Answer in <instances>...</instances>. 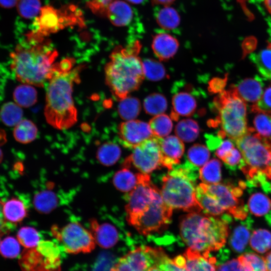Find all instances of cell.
I'll return each mask as SVG.
<instances>
[{
	"mask_svg": "<svg viewBox=\"0 0 271 271\" xmlns=\"http://www.w3.org/2000/svg\"><path fill=\"white\" fill-rule=\"evenodd\" d=\"M149 124L153 134L158 138H164L171 132L173 123L171 118L165 114L154 116L152 118Z\"/></svg>",
	"mask_w": 271,
	"mask_h": 271,
	"instance_id": "37",
	"label": "cell"
},
{
	"mask_svg": "<svg viewBox=\"0 0 271 271\" xmlns=\"http://www.w3.org/2000/svg\"><path fill=\"white\" fill-rule=\"evenodd\" d=\"M253 122L254 131L261 137L271 140V115L263 112H256Z\"/></svg>",
	"mask_w": 271,
	"mask_h": 271,
	"instance_id": "43",
	"label": "cell"
},
{
	"mask_svg": "<svg viewBox=\"0 0 271 271\" xmlns=\"http://www.w3.org/2000/svg\"><path fill=\"white\" fill-rule=\"evenodd\" d=\"M118 133L122 145L130 149L155 137L149 123L134 119L121 122L118 127Z\"/></svg>",
	"mask_w": 271,
	"mask_h": 271,
	"instance_id": "15",
	"label": "cell"
},
{
	"mask_svg": "<svg viewBox=\"0 0 271 271\" xmlns=\"http://www.w3.org/2000/svg\"><path fill=\"white\" fill-rule=\"evenodd\" d=\"M158 265L165 271H186L183 267L177 265L173 259L170 258L167 255Z\"/></svg>",
	"mask_w": 271,
	"mask_h": 271,
	"instance_id": "51",
	"label": "cell"
},
{
	"mask_svg": "<svg viewBox=\"0 0 271 271\" xmlns=\"http://www.w3.org/2000/svg\"><path fill=\"white\" fill-rule=\"evenodd\" d=\"M186 271H216V259L210 253L188 248L182 255Z\"/></svg>",
	"mask_w": 271,
	"mask_h": 271,
	"instance_id": "17",
	"label": "cell"
},
{
	"mask_svg": "<svg viewBox=\"0 0 271 271\" xmlns=\"http://www.w3.org/2000/svg\"><path fill=\"white\" fill-rule=\"evenodd\" d=\"M247 207L257 217L265 216L271 222V200L260 192L252 194L248 199Z\"/></svg>",
	"mask_w": 271,
	"mask_h": 271,
	"instance_id": "24",
	"label": "cell"
},
{
	"mask_svg": "<svg viewBox=\"0 0 271 271\" xmlns=\"http://www.w3.org/2000/svg\"><path fill=\"white\" fill-rule=\"evenodd\" d=\"M159 141L163 156L162 167L171 170L180 163L184 152V145L175 136L159 138Z\"/></svg>",
	"mask_w": 271,
	"mask_h": 271,
	"instance_id": "16",
	"label": "cell"
},
{
	"mask_svg": "<svg viewBox=\"0 0 271 271\" xmlns=\"http://www.w3.org/2000/svg\"><path fill=\"white\" fill-rule=\"evenodd\" d=\"M227 79L216 78L212 79L209 84L210 91L214 93H220L223 91V88L226 83Z\"/></svg>",
	"mask_w": 271,
	"mask_h": 271,
	"instance_id": "54",
	"label": "cell"
},
{
	"mask_svg": "<svg viewBox=\"0 0 271 271\" xmlns=\"http://www.w3.org/2000/svg\"><path fill=\"white\" fill-rule=\"evenodd\" d=\"M141 48L136 40L126 47L117 46L110 54L104 68L105 81L117 100L137 90L144 79L143 61L139 56Z\"/></svg>",
	"mask_w": 271,
	"mask_h": 271,
	"instance_id": "3",
	"label": "cell"
},
{
	"mask_svg": "<svg viewBox=\"0 0 271 271\" xmlns=\"http://www.w3.org/2000/svg\"><path fill=\"white\" fill-rule=\"evenodd\" d=\"M175 132L177 137L182 141L189 143L197 138L200 128L196 121L192 119H184L176 124Z\"/></svg>",
	"mask_w": 271,
	"mask_h": 271,
	"instance_id": "30",
	"label": "cell"
},
{
	"mask_svg": "<svg viewBox=\"0 0 271 271\" xmlns=\"http://www.w3.org/2000/svg\"><path fill=\"white\" fill-rule=\"evenodd\" d=\"M2 206H3L2 203L0 200V213H2Z\"/></svg>",
	"mask_w": 271,
	"mask_h": 271,
	"instance_id": "63",
	"label": "cell"
},
{
	"mask_svg": "<svg viewBox=\"0 0 271 271\" xmlns=\"http://www.w3.org/2000/svg\"><path fill=\"white\" fill-rule=\"evenodd\" d=\"M217 110V121L221 130L218 137L225 136L235 142L249 131L246 118L245 102L239 96L234 85L220 92L214 99Z\"/></svg>",
	"mask_w": 271,
	"mask_h": 271,
	"instance_id": "7",
	"label": "cell"
},
{
	"mask_svg": "<svg viewBox=\"0 0 271 271\" xmlns=\"http://www.w3.org/2000/svg\"><path fill=\"white\" fill-rule=\"evenodd\" d=\"M90 227L95 243L101 247L110 248L117 242L118 232L114 225L94 219L90 221Z\"/></svg>",
	"mask_w": 271,
	"mask_h": 271,
	"instance_id": "19",
	"label": "cell"
},
{
	"mask_svg": "<svg viewBox=\"0 0 271 271\" xmlns=\"http://www.w3.org/2000/svg\"><path fill=\"white\" fill-rule=\"evenodd\" d=\"M198 177L199 170L190 162L175 166L162 179L160 191L165 202L173 209L200 212L202 208L195 194Z\"/></svg>",
	"mask_w": 271,
	"mask_h": 271,
	"instance_id": "5",
	"label": "cell"
},
{
	"mask_svg": "<svg viewBox=\"0 0 271 271\" xmlns=\"http://www.w3.org/2000/svg\"><path fill=\"white\" fill-rule=\"evenodd\" d=\"M38 128L31 120L22 119L15 126L13 134L15 139L22 144H28L37 137Z\"/></svg>",
	"mask_w": 271,
	"mask_h": 271,
	"instance_id": "28",
	"label": "cell"
},
{
	"mask_svg": "<svg viewBox=\"0 0 271 271\" xmlns=\"http://www.w3.org/2000/svg\"><path fill=\"white\" fill-rule=\"evenodd\" d=\"M250 232L246 225L236 226L232 231L229 240V244L232 250L236 253L242 252L248 244Z\"/></svg>",
	"mask_w": 271,
	"mask_h": 271,
	"instance_id": "34",
	"label": "cell"
},
{
	"mask_svg": "<svg viewBox=\"0 0 271 271\" xmlns=\"http://www.w3.org/2000/svg\"><path fill=\"white\" fill-rule=\"evenodd\" d=\"M138 182V173L134 174L126 167L118 171L113 178L115 187L119 191L126 193L134 188Z\"/></svg>",
	"mask_w": 271,
	"mask_h": 271,
	"instance_id": "27",
	"label": "cell"
},
{
	"mask_svg": "<svg viewBox=\"0 0 271 271\" xmlns=\"http://www.w3.org/2000/svg\"><path fill=\"white\" fill-rule=\"evenodd\" d=\"M227 165L233 167L241 165L243 159L240 152L233 148L222 160Z\"/></svg>",
	"mask_w": 271,
	"mask_h": 271,
	"instance_id": "50",
	"label": "cell"
},
{
	"mask_svg": "<svg viewBox=\"0 0 271 271\" xmlns=\"http://www.w3.org/2000/svg\"><path fill=\"white\" fill-rule=\"evenodd\" d=\"M250 262L254 271H266L263 256L255 252L244 253Z\"/></svg>",
	"mask_w": 271,
	"mask_h": 271,
	"instance_id": "49",
	"label": "cell"
},
{
	"mask_svg": "<svg viewBox=\"0 0 271 271\" xmlns=\"http://www.w3.org/2000/svg\"><path fill=\"white\" fill-rule=\"evenodd\" d=\"M20 244L19 241L12 236L5 238L0 244L1 254L5 258H16L20 252Z\"/></svg>",
	"mask_w": 271,
	"mask_h": 271,
	"instance_id": "46",
	"label": "cell"
},
{
	"mask_svg": "<svg viewBox=\"0 0 271 271\" xmlns=\"http://www.w3.org/2000/svg\"><path fill=\"white\" fill-rule=\"evenodd\" d=\"M172 212L173 209L165 202L160 190L148 209L126 219L140 234L148 235L165 230L171 223Z\"/></svg>",
	"mask_w": 271,
	"mask_h": 271,
	"instance_id": "9",
	"label": "cell"
},
{
	"mask_svg": "<svg viewBox=\"0 0 271 271\" xmlns=\"http://www.w3.org/2000/svg\"><path fill=\"white\" fill-rule=\"evenodd\" d=\"M253 112L271 113V85L267 87L259 100L251 107Z\"/></svg>",
	"mask_w": 271,
	"mask_h": 271,
	"instance_id": "47",
	"label": "cell"
},
{
	"mask_svg": "<svg viewBox=\"0 0 271 271\" xmlns=\"http://www.w3.org/2000/svg\"><path fill=\"white\" fill-rule=\"evenodd\" d=\"M180 20L178 12L171 6H164L156 17L158 25L166 30H172L177 28Z\"/></svg>",
	"mask_w": 271,
	"mask_h": 271,
	"instance_id": "32",
	"label": "cell"
},
{
	"mask_svg": "<svg viewBox=\"0 0 271 271\" xmlns=\"http://www.w3.org/2000/svg\"><path fill=\"white\" fill-rule=\"evenodd\" d=\"M264 3L267 11L271 15V0H264Z\"/></svg>",
	"mask_w": 271,
	"mask_h": 271,
	"instance_id": "59",
	"label": "cell"
},
{
	"mask_svg": "<svg viewBox=\"0 0 271 271\" xmlns=\"http://www.w3.org/2000/svg\"><path fill=\"white\" fill-rule=\"evenodd\" d=\"M216 271H242L238 258H233L220 264Z\"/></svg>",
	"mask_w": 271,
	"mask_h": 271,
	"instance_id": "52",
	"label": "cell"
},
{
	"mask_svg": "<svg viewBox=\"0 0 271 271\" xmlns=\"http://www.w3.org/2000/svg\"><path fill=\"white\" fill-rule=\"evenodd\" d=\"M250 59L263 77L271 79V46L268 45L266 48L251 54Z\"/></svg>",
	"mask_w": 271,
	"mask_h": 271,
	"instance_id": "33",
	"label": "cell"
},
{
	"mask_svg": "<svg viewBox=\"0 0 271 271\" xmlns=\"http://www.w3.org/2000/svg\"><path fill=\"white\" fill-rule=\"evenodd\" d=\"M1 236H0V244H1Z\"/></svg>",
	"mask_w": 271,
	"mask_h": 271,
	"instance_id": "64",
	"label": "cell"
},
{
	"mask_svg": "<svg viewBox=\"0 0 271 271\" xmlns=\"http://www.w3.org/2000/svg\"><path fill=\"white\" fill-rule=\"evenodd\" d=\"M166 255L162 248L142 246L120 258L110 271H148Z\"/></svg>",
	"mask_w": 271,
	"mask_h": 271,
	"instance_id": "12",
	"label": "cell"
},
{
	"mask_svg": "<svg viewBox=\"0 0 271 271\" xmlns=\"http://www.w3.org/2000/svg\"><path fill=\"white\" fill-rule=\"evenodd\" d=\"M266 271H271V250L263 256Z\"/></svg>",
	"mask_w": 271,
	"mask_h": 271,
	"instance_id": "58",
	"label": "cell"
},
{
	"mask_svg": "<svg viewBox=\"0 0 271 271\" xmlns=\"http://www.w3.org/2000/svg\"><path fill=\"white\" fill-rule=\"evenodd\" d=\"M148 271H165L161 267H160L158 265L154 266L149 269Z\"/></svg>",
	"mask_w": 271,
	"mask_h": 271,
	"instance_id": "60",
	"label": "cell"
},
{
	"mask_svg": "<svg viewBox=\"0 0 271 271\" xmlns=\"http://www.w3.org/2000/svg\"><path fill=\"white\" fill-rule=\"evenodd\" d=\"M179 46L178 40L166 33L155 35L152 43L153 52L160 61H167L172 58L177 53Z\"/></svg>",
	"mask_w": 271,
	"mask_h": 271,
	"instance_id": "18",
	"label": "cell"
},
{
	"mask_svg": "<svg viewBox=\"0 0 271 271\" xmlns=\"http://www.w3.org/2000/svg\"><path fill=\"white\" fill-rule=\"evenodd\" d=\"M17 237L19 243L27 249L36 248L40 241L38 231L30 226L21 228L17 233Z\"/></svg>",
	"mask_w": 271,
	"mask_h": 271,
	"instance_id": "41",
	"label": "cell"
},
{
	"mask_svg": "<svg viewBox=\"0 0 271 271\" xmlns=\"http://www.w3.org/2000/svg\"><path fill=\"white\" fill-rule=\"evenodd\" d=\"M141 109L140 100L136 97L129 96L121 100L118 107L120 116L125 120L134 119L140 113Z\"/></svg>",
	"mask_w": 271,
	"mask_h": 271,
	"instance_id": "38",
	"label": "cell"
},
{
	"mask_svg": "<svg viewBox=\"0 0 271 271\" xmlns=\"http://www.w3.org/2000/svg\"><path fill=\"white\" fill-rule=\"evenodd\" d=\"M19 0H0V7L5 9H11L17 4Z\"/></svg>",
	"mask_w": 271,
	"mask_h": 271,
	"instance_id": "56",
	"label": "cell"
},
{
	"mask_svg": "<svg viewBox=\"0 0 271 271\" xmlns=\"http://www.w3.org/2000/svg\"><path fill=\"white\" fill-rule=\"evenodd\" d=\"M162 159L159 138L155 136L135 147L123 166L128 168L132 166L141 173L149 174L163 167Z\"/></svg>",
	"mask_w": 271,
	"mask_h": 271,
	"instance_id": "11",
	"label": "cell"
},
{
	"mask_svg": "<svg viewBox=\"0 0 271 271\" xmlns=\"http://www.w3.org/2000/svg\"><path fill=\"white\" fill-rule=\"evenodd\" d=\"M200 185L216 200L225 212L240 220L246 218L247 209L243 201L239 199L243 193L241 188L220 183L213 184L202 183Z\"/></svg>",
	"mask_w": 271,
	"mask_h": 271,
	"instance_id": "13",
	"label": "cell"
},
{
	"mask_svg": "<svg viewBox=\"0 0 271 271\" xmlns=\"http://www.w3.org/2000/svg\"><path fill=\"white\" fill-rule=\"evenodd\" d=\"M145 77L150 80L159 81L166 75V70L159 62L153 59H146L143 61Z\"/></svg>",
	"mask_w": 271,
	"mask_h": 271,
	"instance_id": "44",
	"label": "cell"
},
{
	"mask_svg": "<svg viewBox=\"0 0 271 271\" xmlns=\"http://www.w3.org/2000/svg\"><path fill=\"white\" fill-rule=\"evenodd\" d=\"M176 0H151L153 5L171 6Z\"/></svg>",
	"mask_w": 271,
	"mask_h": 271,
	"instance_id": "57",
	"label": "cell"
},
{
	"mask_svg": "<svg viewBox=\"0 0 271 271\" xmlns=\"http://www.w3.org/2000/svg\"><path fill=\"white\" fill-rule=\"evenodd\" d=\"M249 244L256 253H264L271 248V232L265 229H257L250 235Z\"/></svg>",
	"mask_w": 271,
	"mask_h": 271,
	"instance_id": "31",
	"label": "cell"
},
{
	"mask_svg": "<svg viewBox=\"0 0 271 271\" xmlns=\"http://www.w3.org/2000/svg\"><path fill=\"white\" fill-rule=\"evenodd\" d=\"M74 62L73 59L66 58L58 63L48 83L44 114L47 122L58 129L69 128L77 120V111L72 98L73 87L80 81L84 66L73 67Z\"/></svg>",
	"mask_w": 271,
	"mask_h": 271,
	"instance_id": "1",
	"label": "cell"
},
{
	"mask_svg": "<svg viewBox=\"0 0 271 271\" xmlns=\"http://www.w3.org/2000/svg\"><path fill=\"white\" fill-rule=\"evenodd\" d=\"M57 56L47 38L39 42L28 40L27 43L18 44L11 54V68L21 83L43 87L57 68L58 63L54 62Z\"/></svg>",
	"mask_w": 271,
	"mask_h": 271,
	"instance_id": "2",
	"label": "cell"
},
{
	"mask_svg": "<svg viewBox=\"0 0 271 271\" xmlns=\"http://www.w3.org/2000/svg\"><path fill=\"white\" fill-rule=\"evenodd\" d=\"M106 16L113 25L123 27L127 25L133 17L130 6L121 0H113L108 5Z\"/></svg>",
	"mask_w": 271,
	"mask_h": 271,
	"instance_id": "20",
	"label": "cell"
},
{
	"mask_svg": "<svg viewBox=\"0 0 271 271\" xmlns=\"http://www.w3.org/2000/svg\"><path fill=\"white\" fill-rule=\"evenodd\" d=\"M82 22V14L74 5L66 6L60 9L45 6L36 18L35 29L28 34V40L42 41L52 34Z\"/></svg>",
	"mask_w": 271,
	"mask_h": 271,
	"instance_id": "8",
	"label": "cell"
},
{
	"mask_svg": "<svg viewBox=\"0 0 271 271\" xmlns=\"http://www.w3.org/2000/svg\"><path fill=\"white\" fill-rule=\"evenodd\" d=\"M210 156L208 149L205 146L199 144L190 147L187 153L189 162L197 167L204 165L208 162Z\"/></svg>",
	"mask_w": 271,
	"mask_h": 271,
	"instance_id": "42",
	"label": "cell"
},
{
	"mask_svg": "<svg viewBox=\"0 0 271 271\" xmlns=\"http://www.w3.org/2000/svg\"><path fill=\"white\" fill-rule=\"evenodd\" d=\"M13 96L16 103L21 107H28L37 101V93L30 85L24 84L15 88Z\"/></svg>",
	"mask_w": 271,
	"mask_h": 271,
	"instance_id": "36",
	"label": "cell"
},
{
	"mask_svg": "<svg viewBox=\"0 0 271 271\" xmlns=\"http://www.w3.org/2000/svg\"><path fill=\"white\" fill-rule=\"evenodd\" d=\"M221 162L216 159H213L199 170V179L206 184L218 183L221 180Z\"/></svg>",
	"mask_w": 271,
	"mask_h": 271,
	"instance_id": "29",
	"label": "cell"
},
{
	"mask_svg": "<svg viewBox=\"0 0 271 271\" xmlns=\"http://www.w3.org/2000/svg\"><path fill=\"white\" fill-rule=\"evenodd\" d=\"M127 2L133 4L138 5L141 4L144 0H125Z\"/></svg>",
	"mask_w": 271,
	"mask_h": 271,
	"instance_id": "61",
	"label": "cell"
},
{
	"mask_svg": "<svg viewBox=\"0 0 271 271\" xmlns=\"http://www.w3.org/2000/svg\"><path fill=\"white\" fill-rule=\"evenodd\" d=\"M196 198L202 208V210L208 215L217 216L225 211L220 206L216 200L207 193L200 185L196 188Z\"/></svg>",
	"mask_w": 271,
	"mask_h": 271,
	"instance_id": "25",
	"label": "cell"
},
{
	"mask_svg": "<svg viewBox=\"0 0 271 271\" xmlns=\"http://www.w3.org/2000/svg\"><path fill=\"white\" fill-rule=\"evenodd\" d=\"M234 86L239 96L253 105L259 100L263 93V84L257 76L242 80Z\"/></svg>",
	"mask_w": 271,
	"mask_h": 271,
	"instance_id": "21",
	"label": "cell"
},
{
	"mask_svg": "<svg viewBox=\"0 0 271 271\" xmlns=\"http://www.w3.org/2000/svg\"><path fill=\"white\" fill-rule=\"evenodd\" d=\"M121 150L119 147L112 143H106L98 149L96 157L102 165L110 166L115 164L120 157Z\"/></svg>",
	"mask_w": 271,
	"mask_h": 271,
	"instance_id": "35",
	"label": "cell"
},
{
	"mask_svg": "<svg viewBox=\"0 0 271 271\" xmlns=\"http://www.w3.org/2000/svg\"><path fill=\"white\" fill-rule=\"evenodd\" d=\"M180 234L188 248L210 253L225 245L229 234L227 220L200 212L189 213L181 220Z\"/></svg>",
	"mask_w": 271,
	"mask_h": 271,
	"instance_id": "4",
	"label": "cell"
},
{
	"mask_svg": "<svg viewBox=\"0 0 271 271\" xmlns=\"http://www.w3.org/2000/svg\"><path fill=\"white\" fill-rule=\"evenodd\" d=\"M240 152L243 163L240 168L253 181L271 179V140L261 137L253 128L234 142Z\"/></svg>",
	"mask_w": 271,
	"mask_h": 271,
	"instance_id": "6",
	"label": "cell"
},
{
	"mask_svg": "<svg viewBox=\"0 0 271 271\" xmlns=\"http://www.w3.org/2000/svg\"><path fill=\"white\" fill-rule=\"evenodd\" d=\"M113 0H89L87 7L94 14L99 16H106L107 8Z\"/></svg>",
	"mask_w": 271,
	"mask_h": 271,
	"instance_id": "48",
	"label": "cell"
},
{
	"mask_svg": "<svg viewBox=\"0 0 271 271\" xmlns=\"http://www.w3.org/2000/svg\"><path fill=\"white\" fill-rule=\"evenodd\" d=\"M16 6L19 15L28 19L38 15L42 8L40 0H19Z\"/></svg>",
	"mask_w": 271,
	"mask_h": 271,
	"instance_id": "45",
	"label": "cell"
},
{
	"mask_svg": "<svg viewBox=\"0 0 271 271\" xmlns=\"http://www.w3.org/2000/svg\"><path fill=\"white\" fill-rule=\"evenodd\" d=\"M51 233L68 253H89L95 246L92 233L78 222H71L62 227L54 225Z\"/></svg>",
	"mask_w": 271,
	"mask_h": 271,
	"instance_id": "10",
	"label": "cell"
},
{
	"mask_svg": "<svg viewBox=\"0 0 271 271\" xmlns=\"http://www.w3.org/2000/svg\"><path fill=\"white\" fill-rule=\"evenodd\" d=\"M3 159V153L1 150L0 149V163H1Z\"/></svg>",
	"mask_w": 271,
	"mask_h": 271,
	"instance_id": "62",
	"label": "cell"
},
{
	"mask_svg": "<svg viewBox=\"0 0 271 271\" xmlns=\"http://www.w3.org/2000/svg\"><path fill=\"white\" fill-rule=\"evenodd\" d=\"M33 203L35 209L39 212L48 213L58 206L59 198L54 192L45 190L35 194Z\"/></svg>",
	"mask_w": 271,
	"mask_h": 271,
	"instance_id": "26",
	"label": "cell"
},
{
	"mask_svg": "<svg viewBox=\"0 0 271 271\" xmlns=\"http://www.w3.org/2000/svg\"><path fill=\"white\" fill-rule=\"evenodd\" d=\"M146 112L151 115L163 114L167 108V101L161 94L155 93L147 96L144 101Z\"/></svg>",
	"mask_w": 271,
	"mask_h": 271,
	"instance_id": "39",
	"label": "cell"
},
{
	"mask_svg": "<svg viewBox=\"0 0 271 271\" xmlns=\"http://www.w3.org/2000/svg\"><path fill=\"white\" fill-rule=\"evenodd\" d=\"M14 225L7 222L3 216V213H0V236H2L11 231L14 228Z\"/></svg>",
	"mask_w": 271,
	"mask_h": 271,
	"instance_id": "55",
	"label": "cell"
},
{
	"mask_svg": "<svg viewBox=\"0 0 271 271\" xmlns=\"http://www.w3.org/2000/svg\"><path fill=\"white\" fill-rule=\"evenodd\" d=\"M172 106L171 117L177 120L179 116L192 115L196 109L197 103L195 98L190 93L180 92L173 96Z\"/></svg>",
	"mask_w": 271,
	"mask_h": 271,
	"instance_id": "22",
	"label": "cell"
},
{
	"mask_svg": "<svg viewBox=\"0 0 271 271\" xmlns=\"http://www.w3.org/2000/svg\"><path fill=\"white\" fill-rule=\"evenodd\" d=\"M0 115L4 124L10 126H15L22 119L23 110L17 103L8 102L3 105Z\"/></svg>",
	"mask_w": 271,
	"mask_h": 271,
	"instance_id": "40",
	"label": "cell"
},
{
	"mask_svg": "<svg viewBox=\"0 0 271 271\" xmlns=\"http://www.w3.org/2000/svg\"><path fill=\"white\" fill-rule=\"evenodd\" d=\"M138 182L126 195V218L139 215L149 209L160 190L151 181L149 174L138 173Z\"/></svg>",
	"mask_w": 271,
	"mask_h": 271,
	"instance_id": "14",
	"label": "cell"
},
{
	"mask_svg": "<svg viewBox=\"0 0 271 271\" xmlns=\"http://www.w3.org/2000/svg\"><path fill=\"white\" fill-rule=\"evenodd\" d=\"M2 213L5 220L14 225L27 217V209L24 202L13 197L3 204Z\"/></svg>",
	"mask_w": 271,
	"mask_h": 271,
	"instance_id": "23",
	"label": "cell"
},
{
	"mask_svg": "<svg viewBox=\"0 0 271 271\" xmlns=\"http://www.w3.org/2000/svg\"><path fill=\"white\" fill-rule=\"evenodd\" d=\"M234 148L233 143L230 140L223 141L215 152V155L221 160Z\"/></svg>",
	"mask_w": 271,
	"mask_h": 271,
	"instance_id": "53",
	"label": "cell"
}]
</instances>
